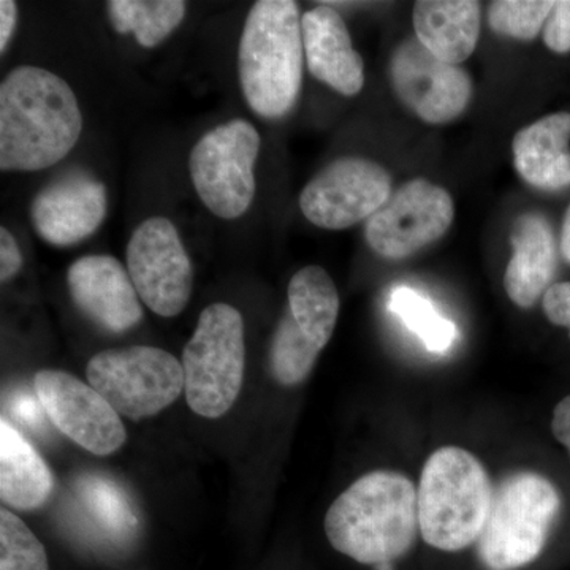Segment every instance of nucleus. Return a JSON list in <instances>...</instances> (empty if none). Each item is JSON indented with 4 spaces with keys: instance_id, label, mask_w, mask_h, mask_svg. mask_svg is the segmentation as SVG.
Here are the masks:
<instances>
[{
    "instance_id": "nucleus-31",
    "label": "nucleus",
    "mask_w": 570,
    "mask_h": 570,
    "mask_svg": "<svg viewBox=\"0 0 570 570\" xmlns=\"http://www.w3.org/2000/svg\"><path fill=\"white\" fill-rule=\"evenodd\" d=\"M22 255L13 235L6 227L0 228V279L7 283L20 273Z\"/></svg>"
},
{
    "instance_id": "nucleus-16",
    "label": "nucleus",
    "mask_w": 570,
    "mask_h": 570,
    "mask_svg": "<svg viewBox=\"0 0 570 570\" xmlns=\"http://www.w3.org/2000/svg\"><path fill=\"white\" fill-rule=\"evenodd\" d=\"M307 69L318 81L343 96H356L365 86V63L352 47L343 17L328 3L302 17Z\"/></svg>"
},
{
    "instance_id": "nucleus-12",
    "label": "nucleus",
    "mask_w": 570,
    "mask_h": 570,
    "mask_svg": "<svg viewBox=\"0 0 570 570\" xmlns=\"http://www.w3.org/2000/svg\"><path fill=\"white\" fill-rule=\"evenodd\" d=\"M389 75L397 99L428 124L455 121L471 102L468 71L431 55L417 37L397 45Z\"/></svg>"
},
{
    "instance_id": "nucleus-23",
    "label": "nucleus",
    "mask_w": 570,
    "mask_h": 570,
    "mask_svg": "<svg viewBox=\"0 0 570 570\" xmlns=\"http://www.w3.org/2000/svg\"><path fill=\"white\" fill-rule=\"evenodd\" d=\"M77 494L86 520L100 535L115 542L132 538L138 528L137 515L118 483L102 475H85L78 480Z\"/></svg>"
},
{
    "instance_id": "nucleus-3",
    "label": "nucleus",
    "mask_w": 570,
    "mask_h": 570,
    "mask_svg": "<svg viewBox=\"0 0 570 570\" xmlns=\"http://www.w3.org/2000/svg\"><path fill=\"white\" fill-rule=\"evenodd\" d=\"M303 32L294 0H261L247 14L238 73L247 105L266 119L295 107L303 82Z\"/></svg>"
},
{
    "instance_id": "nucleus-30",
    "label": "nucleus",
    "mask_w": 570,
    "mask_h": 570,
    "mask_svg": "<svg viewBox=\"0 0 570 570\" xmlns=\"http://www.w3.org/2000/svg\"><path fill=\"white\" fill-rule=\"evenodd\" d=\"M542 307L551 324L568 330L570 337V281L551 285L543 295Z\"/></svg>"
},
{
    "instance_id": "nucleus-2",
    "label": "nucleus",
    "mask_w": 570,
    "mask_h": 570,
    "mask_svg": "<svg viewBox=\"0 0 570 570\" xmlns=\"http://www.w3.org/2000/svg\"><path fill=\"white\" fill-rule=\"evenodd\" d=\"M419 531L417 489L395 471L363 475L325 517V534L333 549L360 564H390L404 557Z\"/></svg>"
},
{
    "instance_id": "nucleus-9",
    "label": "nucleus",
    "mask_w": 570,
    "mask_h": 570,
    "mask_svg": "<svg viewBox=\"0 0 570 570\" xmlns=\"http://www.w3.org/2000/svg\"><path fill=\"white\" fill-rule=\"evenodd\" d=\"M127 272L141 302L159 316H178L193 295V264L178 230L165 217L145 220L130 236Z\"/></svg>"
},
{
    "instance_id": "nucleus-28",
    "label": "nucleus",
    "mask_w": 570,
    "mask_h": 570,
    "mask_svg": "<svg viewBox=\"0 0 570 570\" xmlns=\"http://www.w3.org/2000/svg\"><path fill=\"white\" fill-rule=\"evenodd\" d=\"M9 409L18 422L31 428L36 433H45L48 430V415L36 389L33 392L26 389L14 390L9 396Z\"/></svg>"
},
{
    "instance_id": "nucleus-4",
    "label": "nucleus",
    "mask_w": 570,
    "mask_h": 570,
    "mask_svg": "<svg viewBox=\"0 0 570 570\" xmlns=\"http://www.w3.org/2000/svg\"><path fill=\"white\" fill-rule=\"evenodd\" d=\"M493 493L485 468L472 453L436 450L422 469L417 490L423 540L442 551L472 546L485 527Z\"/></svg>"
},
{
    "instance_id": "nucleus-32",
    "label": "nucleus",
    "mask_w": 570,
    "mask_h": 570,
    "mask_svg": "<svg viewBox=\"0 0 570 570\" xmlns=\"http://www.w3.org/2000/svg\"><path fill=\"white\" fill-rule=\"evenodd\" d=\"M551 431L570 455V395L562 397L554 407L553 417H551Z\"/></svg>"
},
{
    "instance_id": "nucleus-19",
    "label": "nucleus",
    "mask_w": 570,
    "mask_h": 570,
    "mask_svg": "<svg viewBox=\"0 0 570 570\" xmlns=\"http://www.w3.org/2000/svg\"><path fill=\"white\" fill-rule=\"evenodd\" d=\"M412 21L420 43L441 61L459 66L478 48L480 2L419 0Z\"/></svg>"
},
{
    "instance_id": "nucleus-29",
    "label": "nucleus",
    "mask_w": 570,
    "mask_h": 570,
    "mask_svg": "<svg viewBox=\"0 0 570 570\" xmlns=\"http://www.w3.org/2000/svg\"><path fill=\"white\" fill-rule=\"evenodd\" d=\"M543 43L557 55L570 52V0L554 2L543 28Z\"/></svg>"
},
{
    "instance_id": "nucleus-26",
    "label": "nucleus",
    "mask_w": 570,
    "mask_h": 570,
    "mask_svg": "<svg viewBox=\"0 0 570 570\" xmlns=\"http://www.w3.org/2000/svg\"><path fill=\"white\" fill-rule=\"evenodd\" d=\"M0 570H50L43 543L7 509L0 510Z\"/></svg>"
},
{
    "instance_id": "nucleus-8",
    "label": "nucleus",
    "mask_w": 570,
    "mask_h": 570,
    "mask_svg": "<svg viewBox=\"0 0 570 570\" xmlns=\"http://www.w3.org/2000/svg\"><path fill=\"white\" fill-rule=\"evenodd\" d=\"M261 135L245 119H232L209 130L190 153L195 190L206 208L220 219H236L255 197L254 165Z\"/></svg>"
},
{
    "instance_id": "nucleus-33",
    "label": "nucleus",
    "mask_w": 570,
    "mask_h": 570,
    "mask_svg": "<svg viewBox=\"0 0 570 570\" xmlns=\"http://www.w3.org/2000/svg\"><path fill=\"white\" fill-rule=\"evenodd\" d=\"M18 7L13 0H2L0 2V51H6L9 47L11 36L17 28Z\"/></svg>"
},
{
    "instance_id": "nucleus-11",
    "label": "nucleus",
    "mask_w": 570,
    "mask_h": 570,
    "mask_svg": "<svg viewBox=\"0 0 570 570\" xmlns=\"http://www.w3.org/2000/svg\"><path fill=\"white\" fill-rule=\"evenodd\" d=\"M392 197L389 171L373 160L343 157L306 184L299 208L311 224L344 230L370 219Z\"/></svg>"
},
{
    "instance_id": "nucleus-5",
    "label": "nucleus",
    "mask_w": 570,
    "mask_h": 570,
    "mask_svg": "<svg viewBox=\"0 0 570 570\" xmlns=\"http://www.w3.org/2000/svg\"><path fill=\"white\" fill-rule=\"evenodd\" d=\"M557 487L535 472L505 479L493 501L479 542V558L489 570H517L538 560L560 515Z\"/></svg>"
},
{
    "instance_id": "nucleus-1",
    "label": "nucleus",
    "mask_w": 570,
    "mask_h": 570,
    "mask_svg": "<svg viewBox=\"0 0 570 570\" xmlns=\"http://www.w3.org/2000/svg\"><path fill=\"white\" fill-rule=\"evenodd\" d=\"M82 116L69 82L40 67L11 70L0 85V168L39 171L80 140Z\"/></svg>"
},
{
    "instance_id": "nucleus-15",
    "label": "nucleus",
    "mask_w": 570,
    "mask_h": 570,
    "mask_svg": "<svg viewBox=\"0 0 570 570\" xmlns=\"http://www.w3.org/2000/svg\"><path fill=\"white\" fill-rule=\"evenodd\" d=\"M67 284L75 305L107 332L124 333L140 324L142 307L132 277L111 255L78 258Z\"/></svg>"
},
{
    "instance_id": "nucleus-13",
    "label": "nucleus",
    "mask_w": 570,
    "mask_h": 570,
    "mask_svg": "<svg viewBox=\"0 0 570 570\" xmlns=\"http://www.w3.org/2000/svg\"><path fill=\"white\" fill-rule=\"evenodd\" d=\"M48 420L94 455H111L122 448L127 431L121 415L91 385L63 371H39L33 379Z\"/></svg>"
},
{
    "instance_id": "nucleus-10",
    "label": "nucleus",
    "mask_w": 570,
    "mask_h": 570,
    "mask_svg": "<svg viewBox=\"0 0 570 570\" xmlns=\"http://www.w3.org/2000/svg\"><path fill=\"white\" fill-rule=\"evenodd\" d=\"M453 217L455 206L444 187L414 179L367 219L366 242L381 257L403 261L448 234Z\"/></svg>"
},
{
    "instance_id": "nucleus-17",
    "label": "nucleus",
    "mask_w": 570,
    "mask_h": 570,
    "mask_svg": "<svg viewBox=\"0 0 570 570\" xmlns=\"http://www.w3.org/2000/svg\"><path fill=\"white\" fill-rule=\"evenodd\" d=\"M510 258L504 288L517 306L530 309L553 285L558 272V243L543 214H520L510 230Z\"/></svg>"
},
{
    "instance_id": "nucleus-22",
    "label": "nucleus",
    "mask_w": 570,
    "mask_h": 570,
    "mask_svg": "<svg viewBox=\"0 0 570 570\" xmlns=\"http://www.w3.org/2000/svg\"><path fill=\"white\" fill-rule=\"evenodd\" d=\"M107 10L116 31L134 33L142 48H154L181 24L187 3L183 0H111Z\"/></svg>"
},
{
    "instance_id": "nucleus-24",
    "label": "nucleus",
    "mask_w": 570,
    "mask_h": 570,
    "mask_svg": "<svg viewBox=\"0 0 570 570\" xmlns=\"http://www.w3.org/2000/svg\"><path fill=\"white\" fill-rule=\"evenodd\" d=\"M389 307L433 354H445L459 337L455 324L439 316L430 299L417 291L396 287L390 295Z\"/></svg>"
},
{
    "instance_id": "nucleus-6",
    "label": "nucleus",
    "mask_w": 570,
    "mask_h": 570,
    "mask_svg": "<svg viewBox=\"0 0 570 570\" xmlns=\"http://www.w3.org/2000/svg\"><path fill=\"white\" fill-rule=\"evenodd\" d=\"M245 365V321L239 311L225 303L206 307L183 352L184 393L195 414H227L242 392Z\"/></svg>"
},
{
    "instance_id": "nucleus-20",
    "label": "nucleus",
    "mask_w": 570,
    "mask_h": 570,
    "mask_svg": "<svg viewBox=\"0 0 570 570\" xmlns=\"http://www.w3.org/2000/svg\"><path fill=\"white\" fill-rule=\"evenodd\" d=\"M55 490V479L40 453L20 431L0 422V498L18 510L39 509Z\"/></svg>"
},
{
    "instance_id": "nucleus-18",
    "label": "nucleus",
    "mask_w": 570,
    "mask_h": 570,
    "mask_svg": "<svg viewBox=\"0 0 570 570\" xmlns=\"http://www.w3.org/2000/svg\"><path fill=\"white\" fill-rule=\"evenodd\" d=\"M513 165L523 181L543 193L570 187V112L543 116L513 137Z\"/></svg>"
},
{
    "instance_id": "nucleus-21",
    "label": "nucleus",
    "mask_w": 570,
    "mask_h": 570,
    "mask_svg": "<svg viewBox=\"0 0 570 570\" xmlns=\"http://www.w3.org/2000/svg\"><path fill=\"white\" fill-rule=\"evenodd\" d=\"M288 311L318 347L328 344L340 316V295L324 268L311 265L295 273L288 284Z\"/></svg>"
},
{
    "instance_id": "nucleus-27",
    "label": "nucleus",
    "mask_w": 570,
    "mask_h": 570,
    "mask_svg": "<svg viewBox=\"0 0 570 570\" xmlns=\"http://www.w3.org/2000/svg\"><path fill=\"white\" fill-rule=\"evenodd\" d=\"M553 6L550 0H497L489 7V24L499 36L534 40L546 28Z\"/></svg>"
},
{
    "instance_id": "nucleus-34",
    "label": "nucleus",
    "mask_w": 570,
    "mask_h": 570,
    "mask_svg": "<svg viewBox=\"0 0 570 570\" xmlns=\"http://www.w3.org/2000/svg\"><path fill=\"white\" fill-rule=\"evenodd\" d=\"M560 247L562 257L570 265V205L564 214V220H562Z\"/></svg>"
},
{
    "instance_id": "nucleus-7",
    "label": "nucleus",
    "mask_w": 570,
    "mask_h": 570,
    "mask_svg": "<svg viewBox=\"0 0 570 570\" xmlns=\"http://www.w3.org/2000/svg\"><path fill=\"white\" fill-rule=\"evenodd\" d=\"M89 385L124 417H153L174 404L184 390L183 363L164 348H112L92 356Z\"/></svg>"
},
{
    "instance_id": "nucleus-25",
    "label": "nucleus",
    "mask_w": 570,
    "mask_h": 570,
    "mask_svg": "<svg viewBox=\"0 0 570 570\" xmlns=\"http://www.w3.org/2000/svg\"><path fill=\"white\" fill-rule=\"evenodd\" d=\"M322 348L296 324L291 311L284 314L269 348V367L281 385L299 384L309 376Z\"/></svg>"
},
{
    "instance_id": "nucleus-14",
    "label": "nucleus",
    "mask_w": 570,
    "mask_h": 570,
    "mask_svg": "<svg viewBox=\"0 0 570 570\" xmlns=\"http://www.w3.org/2000/svg\"><path fill=\"white\" fill-rule=\"evenodd\" d=\"M108 209L107 187L88 174L63 176L41 189L31 205V223L52 246H73L102 225Z\"/></svg>"
}]
</instances>
